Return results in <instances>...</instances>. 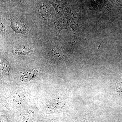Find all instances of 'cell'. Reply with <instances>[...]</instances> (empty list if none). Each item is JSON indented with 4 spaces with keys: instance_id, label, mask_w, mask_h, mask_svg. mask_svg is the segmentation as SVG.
<instances>
[{
    "instance_id": "6da1fadb",
    "label": "cell",
    "mask_w": 122,
    "mask_h": 122,
    "mask_svg": "<svg viewBox=\"0 0 122 122\" xmlns=\"http://www.w3.org/2000/svg\"><path fill=\"white\" fill-rule=\"evenodd\" d=\"M10 27L16 34H27L28 33V31L25 24L17 19H11Z\"/></svg>"
},
{
    "instance_id": "7a4b0ae2",
    "label": "cell",
    "mask_w": 122,
    "mask_h": 122,
    "mask_svg": "<svg viewBox=\"0 0 122 122\" xmlns=\"http://www.w3.org/2000/svg\"><path fill=\"white\" fill-rule=\"evenodd\" d=\"M40 13L44 17L50 18L51 17V8L49 5H43L40 9Z\"/></svg>"
},
{
    "instance_id": "3957f363",
    "label": "cell",
    "mask_w": 122,
    "mask_h": 122,
    "mask_svg": "<svg viewBox=\"0 0 122 122\" xmlns=\"http://www.w3.org/2000/svg\"><path fill=\"white\" fill-rule=\"evenodd\" d=\"M31 49L29 46H24L17 48L15 50V53L18 55H26L31 53Z\"/></svg>"
},
{
    "instance_id": "277c9868",
    "label": "cell",
    "mask_w": 122,
    "mask_h": 122,
    "mask_svg": "<svg viewBox=\"0 0 122 122\" xmlns=\"http://www.w3.org/2000/svg\"><path fill=\"white\" fill-rule=\"evenodd\" d=\"M36 73V71L34 69L29 70L24 73L22 76V79L25 81L29 80L33 78L34 76H35Z\"/></svg>"
},
{
    "instance_id": "5b68a950",
    "label": "cell",
    "mask_w": 122,
    "mask_h": 122,
    "mask_svg": "<svg viewBox=\"0 0 122 122\" xmlns=\"http://www.w3.org/2000/svg\"><path fill=\"white\" fill-rule=\"evenodd\" d=\"M34 116L33 112L29 111L26 112L22 116V122H29L32 119Z\"/></svg>"
},
{
    "instance_id": "8992f818",
    "label": "cell",
    "mask_w": 122,
    "mask_h": 122,
    "mask_svg": "<svg viewBox=\"0 0 122 122\" xmlns=\"http://www.w3.org/2000/svg\"><path fill=\"white\" fill-rule=\"evenodd\" d=\"M1 69L3 71L7 72L10 69V65L5 59L1 60Z\"/></svg>"
},
{
    "instance_id": "52a82bcc",
    "label": "cell",
    "mask_w": 122,
    "mask_h": 122,
    "mask_svg": "<svg viewBox=\"0 0 122 122\" xmlns=\"http://www.w3.org/2000/svg\"><path fill=\"white\" fill-rule=\"evenodd\" d=\"M116 89L119 92H122V76L119 79L117 82Z\"/></svg>"
}]
</instances>
